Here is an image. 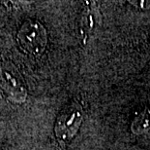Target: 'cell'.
Wrapping results in <instances>:
<instances>
[{"mask_svg": "<svg viewBox=\"0 0 150 150\" xmlns=\"http://www.w3.org/2000/svg\"><path fill=\"white\" fill-rule=\"evenodd\" d=\"M0 87L6 97L14 103H23L26 100V87L20 73L13 66L5 65L1 68Z\"/></svg>", "mask_w": 150, "mask_h": 150, "instance_id": "3957f363", "label": "cell"}, {"mask_svg": "<svg viewBox=\"0 0 150 150\" xmlns=\"http://www.w3.org/2000/svg\"><path fill=\"white\" fill-rule=\"evenodd\" d=\"M18 44L24 51L32 55L42 53L47 44L46 29L37 21H27L18 32Z\"/></svg>", "mask_w": 150, "mask_h": 150, "instance_id": "7a4b0ae2", "label": "cell"}, {"mask_svg": "<svg viewBox=\"0 0 150 150\" xmlns=\"http://www.w3.org/2000/svg\"><path fill=\"white\" fill-rule=\"evenodd\" d=\"M131 129L136 135H142L150 130V107L145 108L135 118Z\"/></svg>", "mask_w": 150, "mask_h": 150, "instance_id": "277c9868", "label": "cell"}, {"mask_svg": "<svg viewBox=\"0 0 150 150\" xmlns=\"http://www.w3.org/2000/svg\"><path fill=\"white\" fill-rule=\"evenodd\" d=\"M83 111L76 101L66 104L56 118L54 133L61 145H66L74 139L81 125Z\"/></svg>", "mask_w": 150, "mask_h": 150, "instance_id": "6da1fadb", "label": "cell"}]
</instances>
